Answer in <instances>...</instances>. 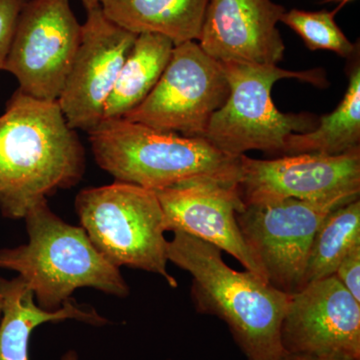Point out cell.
<instances>
[{
	"label": "cell",
	"mask_w": 360,
	"mask_h": 360,
	"mask_svg": "<svg viewBox=\"0 0 360 360\" xmlns=\"http://www.w3.org/2000/svg\"><path fill=\"white\" fill-rule=\"evenodd\" d=\"M240 163L238 189L245 203L359 198L360 146L338 155L302 153L262 160L243 155Z\"/></svg>",
	"instance_id": "cell-10"
},
{
	"label": "cell",
	"mask_w": 360,
	"mask_h": 360,
	"mask_svg": "<svg viewBox=\"0 0 360 360\" xmlns=\"http://www.w3.org/2000/svg\"><path fill=\"white\" fill-rule=\"evenodd\" d=\"M219 63L231 92L226 103L212 115L203 135L215 148L236 158L252 149L281 155L290 134L311 131L319 124V120L307 113L281 112L272 101L271 90L283 78L322 85L326 79L321 71H290L272 65Z\"/></svg>",
	"instance_id": "cell-5"
},
{
	"label": "cell",
	"mask_w": 360,
	"mask_h": 360,
	"mask_svg": "<svg viewBox=\"0 0 360 360\" xmlns=\"http://www.w3.org/2000/svg\"><path fill=\"white\" fill-rule=\"evenodd\" d=\"M210 0H101L104 15L127 32L163 35L174 45L198 40Z\"/></svg>",
	"instance_id": "cell-16"
},
{
	"label": "cell",
	"mask_w": 360,
	"mask_h": 360,
	"mask_svg": "<svg viewBox=\"0 0 360 360\" xmlns=\"http://www.w3.org/2000/svg\"><path fill=\"white\" fill-rule=\"evenodd\" d=\"M335 1H340L342 2V4H347V2L352 1V0H335Z\"/></svg>",
	"instance_id": "cell-26"
},
{
	"label": "cell",
	"mask_w": 360,
	"mask_h": 360,
	"mask_svg": "<svg viewBox=\"0 0 360 360\" xmlns=\"http://www.w3.org/2000/svg\"><path fill=\"white\" fill-rule=\"evenodd\" d=\"M285 11L272 0H210L198 44L219 63L276 65L285 51L277 28Z\"/></svg>",
	"instance_id": "cell-14"
},
{
	"label": "cell",
	"mask_w": 360,
	"mask_h": 360,
	"mask_svg": "<svg viewBox=\"0 0 360 360\" xmlns=\"http://www.w3.org/2000/svg\"><path fill=\"white\" fill-rule=\"evenodd\" d=\"M284 360H356L338 359V357L309 356V355H288Z\"/></svg>",
	"instance_id": "cell-23"
},
{
	"label": "cell",
	"mask_w": 360,
	"mask_h": 360,
	"mask_svg": "<svg viewBox=\"0 0 360 360\" xmlns=\"http://www.w3.org/2000/svg\"><path fill=\"white\" fill-rule=\"evenodd\" d=\"M352 200L245 203L236 213V221L267 283L286 295L302 290L315 232L329 212Z\"/></svg>",
	"instance_id": "cell-7"
},
{
	"label": "cell",
	"mask_w": 360,
	"mask_h": 360,
	"mask_svg": "<svg viewBox=\"0 0 360 360\" xmlns=\"http://www.w3.org/2000/svg\"><path fill=\"white\" fill-rule=\"evenodd\" d=\"M229 92L221 65L191 40L174 45L158 84L123 118L160 131L203 137Z\"/></svg>",
	"instance_id": "cell-8"
},
{
	"label": "cell",
	"mask_w": 360,
	"mask_h": 360,
	"mask_svg": "<svg viewBox=\"0 0 360 360\" xmlns=\"http://www.w3.org/2000/svg\"><path fill=\"white\" fill-rule=\"evenodd\" d=\"M0 123H1V116H0Z\"/></svg>",
	"instance_id": "cell-27"
},
{
	"label": "cell",
	"mask_w": 360,
	"mask_h": 360,
	"mask_svg": "<svg viewBox=\"0 0 360 360\" xmlns=\"http://www.w3.org/2000/svg\"><path fill=\"white\" fill-rule=\"evenodd\" d=\"M25 219L30 240L0 250V269L18 272L41 309H60L82 288L117 297L129 295L120 267L96 250L82 226L66 224L52 212L47 200L33 205Z\"/></svg>",
	"instance_id": "cell-4"
},
{
	"label": "cell",
	"mask_w": 360,
	"mask_h": 360,
	"mask_svg": "<svg viewBox=\"0 0 360 360\" xmlns=\"http://www.w3.org/2000/svg\"><path fill=\"white\" fill-rule=\"evenodd\" d=\"M288 355L360 360V303L335 276L291 295L281 326Z\"/></svg>",
	"instance_id": "cell-11"
},
{
	"label": "cell",
	"mask_w": 360,
	"mask_h": 360,
	"mask_svg": "<svg viewBox=\"0 0 360 360\" xmlns=\"http://www.w3.org/2000/svg\"><path fill=\"white\" fill-rule=\"evenodd\" d=\"M168 241V262L193 276L191 296L196 311L225 322L248 360H284L281 326L290 295L245 270L225 264L221 250L186 232Z\"/></svg>",
	"instance_id": "cell-2"
},
{
	"label": "cell",
	"mask_w": 360,
	"mask_h": 360,
	"mask_svg": "<svg viewBox=\"0 0 360 360\" xmlns=\"http://www.w3.org/2000/svg\"><path fill=\"white\" fill-rule=\"evenodd\" d=\"M174 47L163 35H137L104 105L103 120L124 117L148 97L169 63Z\"/></svg>",
	"instance_id": "cell-17"
},
{
	"label": "cell",
	"mask_w": 360,
	"mask_h": 360,
	"mask_svg": "<svg viewBox=\"0 0 360 360\" xmlns=\"http://www.w3.org/2000/svg\"><path fill=\"white\" fill-rule=\"evenodd\" d=\"M82 4H84V8L87 11L96 8V7L101 6V0H80Z\"/></svg>",
	"instance_id": "cell-24"
},
{
	"label": "cell",
	"mask_w": 360,
	"mask_h": 360,
	"mask_svg": "<svg viewBox=\"0 0 360 360\" xmlns=\"http://www.w3.org/2000/svg\"><path fill=\"white\" fill-rule=\"evenodd\" d=\"M168 360H170V359H168Z\"/></svg>",
	"instance_id": "cell-28"
},
{
	"label": "cell",
	"mask_w": 360,
	"mask_h": 360,
	"mask_svg": "<svg viewBox=\"0 0 360 360\" xmlns=\"http://www.w3.org/2000/svg\"><path fill=\"white\" fill-rule=\"evenodd\" d=\"M97 165L116 181L158 191L196 182L238 186L240 156L200 136L160 131L124 118L103 120L87 132Z\"/></svg>",
	"instance_id": "cell-3"
},
{
	"label": "cell",
	"mask_w": 360,
	"mask_h": 360,
	"mask_svg": "<svg viewBox=\"0 0 360 360\" xmlns=\"http://www.w3.org/2000/svg\"><path fill=\"white\" fill-rule=\"evenodd\" d=\"M28 0H0V70H4L18 18Z\"/></svg>",
	"instance_id": "cell-21"
},
{
	"label": "cell",
	"mask_w": 360,
	"mask_h": 360,
	"mask_svg": "<svg viewBox=\"0 0 360 360\" xmlns=\"http://www.w3.org/2000/svg\"><path fill=\"white\" fill-rule=\"evenodd\" d=\"M86 13L58 103L71 129L89 132L103 122L104 105L137 34L108 20L101 6Z\"/></svg>",
	"instance_id": "cell-12"
},
{
	"label": "cell",
	"mask_w": 360,
	"mask_h": 360,
	"mask_svg": "<svg viewBox=\"0 0 360 360\" xmlns=\"http://www.w3.org/2000/svg\"><path fill=\"white\" fill-rule=\"evenodd\" d=\"M360 143V68L349 75L345 97L333 112L322 116L314 130L292 134L286 139L283 155L321 153L338 155Z\"/></svg>",
	"instance_id": "cell-18"
},
{
	"label": "cell",
	"mask_w": 360,
	"mask_h": 360,
	"mask_svg": "<svg viewBox=\"0 0 360 360\" xmlns=\"http://www.w3.org/2000/svg\"><path fill=\"white\" fill-rule=\"evenodd\" d=\"M0 295L4 300L0 321V360H30L28 343L33 329L45 322L77 319L94 326L106 321L91 307L79 304L70 298L58 310H45L34 302V295L20 276L13 279L0 277ZM63 360H77L68 352Z\"/></svg>",
	"instance_id": "cell-15"
},
{
	"label": "cell",
	"mask_w": 360,
	"mask_h": 360,
	"mask_svg": "<svg viewBox=\"0 0 360 360\" xmlns=\"http://www.w3.org/2000/svg\"><path fill=\"white\" fill-rule=\"evenodd\" d=\"M360 245V200L338 206L315 232L310 245L303 288L335 276L342 258Z\"/></svg>",
	"instance_id": "cell-19"
},
{
	"label": "cell",
	"mask_w": 360,
	"mask_h": 360,
	"mask_svg": "<svg viewBox=\"0 0 360 360\" xmlns=\"http://www.w3.org/2000/svg\"><path fill=\"white\" fill-rule=\"evenodd\" d=\"M82 39L70 0H28L18 18L4 70L26 96L58 101Z\"/></svg>",
	"instance_id": "cell-9"
},
{
	"label": "cell",
	"mask_w": 360,
	"mask_h": 360,
	"mask_svg": "<svg viewBox=\"0 0 360 360\" xmlns=\"http://www.w3.org/2000/svg\"><path fill=\"white\" fill-rule=\"evenodd\" d=\"M335 276L360 303V245L354 246L338 264Z\"/></svg>",
	"instance_id": "cell-22"
},
{
	"label": "cell",
	"mask_w": 360,
	"mask_h": 360,
	"mask_svg": "<svg viewBox=\"0 0 360 360\" xmlns=\"http://www.w3.org/2000/svg\"><path fill=\"white\" fill-rule=\"evenodd\" d=\"M2 307H4V300H2L1 295H0V321L2 317Z\"/></svg>",
	"instance_id": "cell-25"
},
{
	"label": "cell",
	"mask_w": 360,
	"mask_h": 360,
	"mask_svg": "<svg viewBox=\"0 0 360 360\" xmlns=\"http://www.w3.org/2000/svg\"><path fill=\"white\" fill-rule=\"evenodd\" d=\"M155 193L165 213L167 231L186 232L214 245L266 281L236 221V213L245 206L238 186L196 182Z\"/></svg>",
	"instance_id": "cell-13"
},
{
	"label": "cell",
	"mask_w": 360,
	"mask_h": 360,
	"mask_svg": "<svg viewBox=\"0 0 360 360\" xmlns=\"http://www.w3.org/2000/svg\"><path fill=\"white\" fill-rule=\"evenodd\" d=\"M335 16V13L326 11L291 9L283 13L281 22L297 33L310 51H333L348 58L354 53L355 45L336 25Z\"/></svg>",
	"instance_id": "cell-20"
},
{
	"label": "cell",
	"mask_w": 360,
	"mask_h": 360,
	"mask_svg": "<svg viewBox=\"0 0 360 360\" xmlns=\"http://www.w3.org/2000/svg\"><path fill=\"white\" fill-rule=\"evenodd\" d=\"M75 210L90 241L110 264L158 274L177 288L167 271V229L155 191L122 181L89 187L77 194Z\"/></svg>",
	"instance_id": "cell-6"
},
{
	"label": "cell",
	"mask_w": 360,
	"mask_h": 360,
	"mask_svg": "<svg viewBox=\"0 0 360 360\" xmlns=\"http://www.w3.org/2000/svg\"><path fill=\"white\" fill-rule=\"evenodd\" d=\"M85 151L58 101L16 90L0 123V212L25 219L39 201L84 177Z\"/></svg>",
	"instance_id": "cell-1"
}]
</instances>
